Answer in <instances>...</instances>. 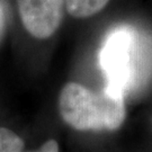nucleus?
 <instances>
[{
  "label": "nucleus",
  "mask_w": 152,
  "mask_h": 152,
  "mask_svg": "<svg viewBox=\"0 0 152 152\" xmlns=\"http://www.w3.org/2000/svg\"><path fill=\"white\" fill-rule=\"evenodd\" d=\"M62 121L76 131L112 132L126 118L123 92L107 87L94 91L78 82H68L58 99Z\"/></svg>",
  "instance_id": "1"
},
{
  "label": "nucleus",
  "mask_w": 152,
  "mask_h": 152,
  "mask_svg": "<svg viewBox=\"0 0 152 152\" xmlns=\"http://www.w3.org/2000/svg\"><path fill=\"white\" fill-rule=\"evenodd\" d=\"M25 31L37 39L54 35L64 18L65 0H17Z\"/></svg>",
  "instance_id": "2"
},
{
  "label": "nucleus",
  "mask_w": 152,
  "mask_h": 152,
  "mask_svg": "<svg viewBox=\"0 0 152 152\" xmlns=\"http://www.w3.org/2000/svg\"><path fill=\"white\" fill-rule=\"evenodd\" d=\"M132 37L126 31L116 32L107 41L102 52V65L109 79L108 87L123 91L130 75Z\"/></svg>",
  "instance_id": "3"
},
{
  "label": "nucleus",
  "mask_w": 152,
  "mask_h": 152,
  "mask_svg": "<svg viewBox=\"0 0 152 152\" xmlns=\"http://www.w3.org/2000/svg\"><path fill=\"white\" fill-rule=\"evenodd\" d=\"M110 0H65V10L75 18H88L102 11Z\"/></svg>",
  "instance_id": "4"
},
{
  "label": "nucleus",
  "mask_w": 152,
  "mask_h": 152,
  "mask_svg": "<svg viewBox=\"0 0 152 152\" xmlns=\"http://www.w3.org/2000/svg\"><path fill=\"white\" fill-rule=\"evenodd\" d=\"M25 142L14 131L0 126V152H23Z\"/></svg>",
  "instance_id": "5"
},
{
  "label": "nucleus",
  "mask_w": 152,
  "mask_h": 152,
  "mask_svg": "<svg viewBox=\"0 0 152 152\" xmlns=\"http://www.w3.org/2000/svg\"><path fill=\"white\" fill-rule=\"evenodd\" d=\"M23 152H60V148H59L58 142L53 140V139H51V140H48L46 142H44L43 144L36 150Z\"/></svg>",
  "instance_id": "6"
}]
</instances>
